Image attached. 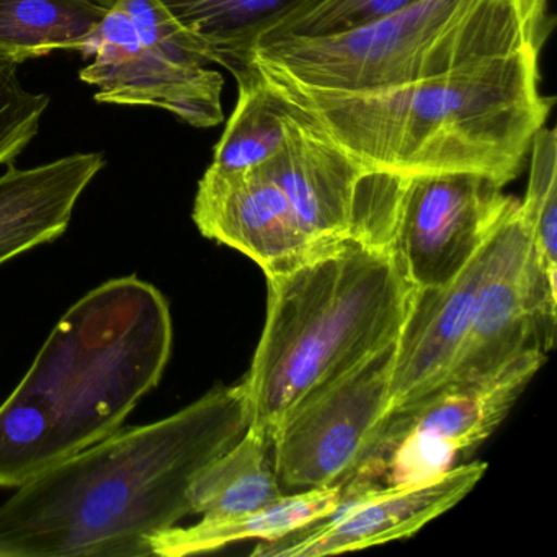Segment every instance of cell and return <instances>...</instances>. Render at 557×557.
Masks as SVG:
<instances>
[{"mask_svg": "<svg viewBox=\"0 0 557 557\" xmlns=\"http://www.w3.org/2000/svg\"><path fill=\"white\" fill-rule=\"evenodd\" d=\"M250 423L244 380L185 409L119 429L45 469L0 505V557H145L191 515L190 491Z\"/></svg>", "mask_w": 557, "mask_h": 557, "instance_id": "cell-1", "label": "cell"}, {"mask_svg": "<svg viewBox=\"0 0 557 557\" xmlns=\"http://www.w3.org/2000/svg\"><path fill=\"white\" fill-rule=\"evenodd\" d=\"M540 47L373 92H324L257 76L360 168L396 175L474 174L504 188L546 125Z\"/></svg>", "mask_w": 557, "mask_h": 557, "instance_id": "cell-2", "label": "cell"}, {"mask_svg": "<svg viewBox=\"0 0 557 557\" xmlns=\"http://www.w3.org/2000/svg\"><path fill=\"white\" fill-rule=\"evenodd\" d=\"M172 345L168 298L136 275L71 306L0 406V487L17 488L122 429L161 383Z\"/></svg>", "mask_w": 557, "mask_h": 557, "instance_id": "cell-3", "label": "cell"}, {"mask_svg": "<svg viewBox=\"0 0 557 557\" xmlns=\"http://www.w3.org/2000/svg\"><path fill=\"white\" fill-rule=\"evenodd\" d=\"M267 278V312L249 373V426L273 442L306 397L396 342L416 286L394 247L347 240Z\"/></svg>", "mask_w": 557, "mask_h": 557, "instance_id": "cell-4", "label": "cell"}, {"mask_svg": "<svg viewBox=\"0 0 557 557\" xmlns=\"http://www.w3.org/2000/svg\"><path fill=\"white\" fill-rule=\"evenodd\" d=\"M543 22L544 0H419L355 30L257 45L240 67L324 92L396 89L541 47Z\"/></svg>", "mask_w": 557, "mask_h": 557, "instance_id": "cell-5", "label": "cell"}, {"mask_svg": "<svg viewBox=\"0 0 557 557\" xmlns=\"http://www.w3.org/2000/svg\"><path fill=\"white\" fill-rule=\"evenodd\" d=\"M81 53L92 57L79 77L97 102L168 110L195 128L224 120L223 76L159 0H115Z\"/></svg>", "mask_w": 557, "mask_h": 557, "instance_id": "cell-6", "label": "cell"}, {"mask_svg": "<svg viewBox=\"0 0 557 557\" xmlns=\"http://www.w3.org/2000/svg\"><path fill=\"white\" fill-rule=\"evenodd\" d=\"M544 361L543 348H528L488 376L440 387L412 406L391 410L355 475L406 485L448 471L497 430Z\"/></svg>", "mask_w": 557, "mask_h": 557, "instance_id": "cell-7", "label": "cell"}, {"mask_svg": "<svg viewBox=\"0 0 557 557\" xmlns=\"http://www.w3.org/2000/svg\"><path fill=\"white\" fill-rule=\"evenodd\" d=\"M397 342V341H396ZM396 342L306 397L273 435V468L289 488L350 481L389 413Z\"/></svg>", "mask_w": 557, "mask_h": 557, "instance_id": "cell-8", "label": "cell"}, {"mask_svg": "<svg viewBox=\"0 0 557 557\" xmlns=\"http://www.w3.org/2000/svg\"><path fill=\"white\" fill-rule=\"evenodd\" d=\"M556 302V286L534 262L520 200L515 198L488 237L471 324L440 387L488 376L528 348L546 351L553 345Z\"/></svg>", "mask_w": 557, "mask_h": 557, "instance_id": "cell-9", "label": "cell"}, {"mask_svg": "<svg viewBox=\"0 0 557 557\" xmlns=\"http://www.w3.org/2000/svg\"><path fill=\"white\" fill-rule=\"evenodd\" d=\"M513 200L474 174L399 175L394 249L412 285L455 280Z\"/></svg>", "mask_w": 557, "mask_h": 557, "instance_id": "cell-10", "label": "cell"}, {"mask_svg": "<svg viewBox=\"0 0 557 557\" xmlns=\"http://www.w3.org/2000/svg\"><path fill=\"white\" fill-rule=\"evenodd\" d=\"M485 469V462L453 466L406 485H381L357 475L345 482L344 498L334 513L278 540L259 541L252 556H331L404 540L461 502Z\"/></svg>", "mask_w": 557, "mask_h": 557, "instance_id": "cell-11", "label": "cell"}, {"mask_svg": "<svg viewBox=\"0 0 557 557\" xmlns=\"http://www.w3.org/2000/svg\"><path fill=\"white\" fill-rule=\"evenodd\" d=\"M191 218L207 239L244 253L265 276L298 269L344 244L315 240L263 165L239 172L208 168Z\"/></svg>", "mask_w": 557, "mask_h": 557, "instance_id": "cell-12", "label": "cell"}, {"mask_svg": "<svg viewBox=\"0 0 557 557\" xmlns=\"http://www.w3.org/2000/svg\"><path fill=\"white\" fill-rule=\"evenodd\" d=\"M286 107L292 113L288 139L283 151L263 168L315 240L360 243V182L367 169L329 141L306 116L288 103Z\"/></svg>", "mask_w": 557, "mask_h": 557, "instance_id": "cell-13", "label": "cell"}, {"mask_svg": "<svg viewBox=\"0 0 557 557\" xmlns=\"http://www.w3.org/2000/svg\"><path fill=\"white\" fill-rule=\"evenodd\" d=\"M487 249L488 239L465 270L446 285L416 288L409 315L396 342L389 412L435 393L448 376L471 324Z\"/></svg>", "mask_w": 557, "mask_h": 557, "instance_id": "cell-14", "label": "cell"}, {"mask_svg": "<svg viewBox=\"0 0 557 557\" xmlns=\"http://www.w3.org/2000/svg\"><path fill=\"white\" fill-rule=\"evenodd\" d=\"M103 165L100 152H77L0 175V265L63 236L81 195Z\"/></svg>", "mask_w": 557, "mask_h": 557, "instance_id": "cell-15", "label": "cell"}, {"mask_svg": "<svg viewBox=\"0 0 557 557\" xmlns=\"http://www.w3.org/2000/svg\"><path fill=\"white\" fill-rule=\"evenodd\" d=\"M345 484L306 488L283 495L260 510L226 518H201L191 527H175L149 537L152 556L184 557L210 553L244 540L272 541L327 518L341 505Z\"/></svg>", "mask_w": 557, "mask_h": 557, "instance_id": "cell-16", "label": "cell"}, {"mask_svg": "<svg viewBox=\"0 0 557 557\" xmlns=\"http://www.w3.org/2000/svg\"><path fill=\"white\" fill-rule=\"evenodd\" d=\"M272 442L247 426L244 435L195 479L190 491L191 515L226 518L260 510L282 498L273 461Z\"/></svg>", "mask_w": 557, "mask_h": 557, "instance_id": "cell-17", "label": "cell"}, {"mask_svg": "<svg viewBox=\"0 0 557 557\" xmlns=\"http://www.w3.org/2000/svg\"><path fill=\"white\" fill-rule=\"evenodd\" d=\"M107 11L97 0H0V58L21 64L83 51Z\"/></svg>", "mask_w": 557, "mask_h": 557, "instance_id": "cell-18", "label": "cell"}, {"mask_svg": "<svg viewBox=\"0 0 557 557\" xmlns=\"http://www.w3.org/2000/svg\"><path fill=\"white\" fill-rule=\"evenodd\" d=\"M234 76L239 89L236 109L210 165L221 172L247 171L272 161L285 148L292 125L286 103L252 70L243 66Z\"/></svg>", "mask_w": 557, "mask_h": 557, "instance_id": "cell-19", "label": "cell"}, {"mask_svg": "<svg viewBox=\"0 0 557 557\" xmlns=\"http://www.w3.org/2000/svg\"><path fill=\"white\" fill-rule=\"evenodd\" d=\"M110 5L115 0H97ZM210 53L211 63L236 73L253 32L293 0H159Z\"/></svg>", "mask_w": 557, "mask_h": 557, "instance_id": "cell-20", "label": "cell"}, {"mask_svg": "<svg viewBox=\"0 0 557 557\" xmlns=\"http://www.w3.org/2000/svg\"><path fill=\"white\" fill-rule=\"evenodd\" d=\"M416 2L419 0H293L253 32L247 51L285 38L325 37L355 30Z\"/></svg>", "mask_w": 557, "mask_h": 557, "instance_id": "cell-21", "label": "cell"}, {"mask_svg": "<svg viewBox=\"0 0 557 557\" xmlns=\"http://www.w3.org/2000/svg\"><path fill=\"white\" fill-rule=\"evenodd\" d=\"M530 178L520 213L530 237L531 253L541 275L556 286L557 273V136L537 129L530 148Z\"/></svg>", "mask_w": 557, "mask_h": 557, "instance_id": "cell-22", "label": "cell"}, {"mask_svg": "<svg viewBox=\"0 0 557 557\" xmlns=\"http://www.w3.org/2000/svg\"><path fill=\"white\" fill-rule=\"evenodd\" d=\"M50 97L22 86L18 64L0 58V165H9L40 132Z\"/></svg>", "mask_w": 557, "mask_h": 557, "instance_id": "cell-23", "label": "cell"}]
</instances>
